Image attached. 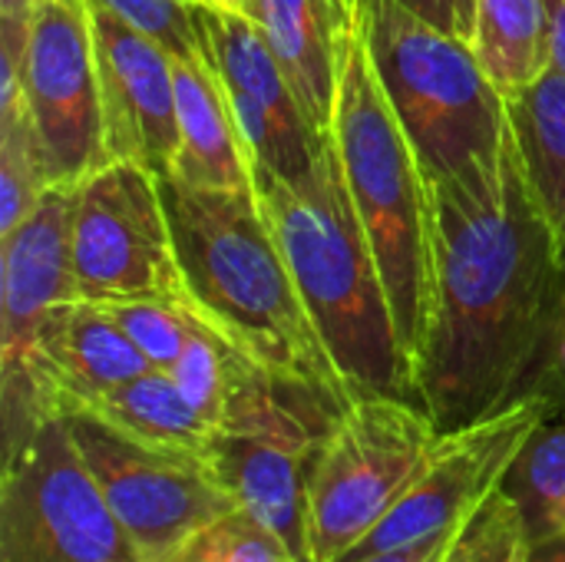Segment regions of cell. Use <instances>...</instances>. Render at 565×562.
<instances>
[{"mask_svg": "<svg viewBox=\"0 0 565 562\" xmlns=\"http://www.w3.org/2000/svg\"><path fill=\"white\" fill-rule=\"evenodd\" d=\"M430 318L414 358L417 404L440 434L523 397L565 328V255L507 139L497 176L427 179Z\"/></svg>", "mask_w": 565, "mask_h": 562, "instance_id": "6da1fadb", "label": "cell"}, {"mask_svg": "<svg viewBox=\"0 0 565 562\" xmlns=\"http://www.w3.org/2000/svg\"><path fill=\"white\" fill-rule=\"evenodd\" d=\"M189 311L258 368L305 384L338 407L351 394L298 295L255 189H189L159 179Z\"/></svg>", "mask_w": 565, "mask_h": 562, "instance_id": "7a4b0ae2", "label": "cell"}, {"mask_svg": "<svg viewBox=\"0 0 565 562\" xmlns=\"http://www.w3.org/2000/svg\"><path fill=\"white\" fill-rule=\"evenodd\" d=\"M252 179L298 295L351 401L367 394L417 401L414 364L401 341L374 248L354 212L331 132L305 176L281 179L252 169Z\"/></svg>", "mask_w": 565, "mask_h": 562, "instance_id": "3957f363", "label": "cell"}, {"mask_svg": "<svg viewBox=\"0 0 565 562\" xmlns=\"http://www.w3.org/2000/svg\"><path fill=\"white\" fill-rule=\"evenodd\" d=\"M331 139L414 364L434 291V202L420 156L384 96L361 23L344 40Z\"/></svg>", "mask_w": 565, "mask_h": 562, "instance_id": "277c9868", "label": "cell"}, {"mask_svg": "<svg viewBox=\"0 0 565 562\" xmlns=\"http://www.w3.org/2000/svg\"><path fill=\"white\" fill-rule=\"evenodd\" d=\"M361 33L427 179L497 176L510 139L507 96L470 40L401 0H361Z\"/></svg>", "mask_w": 565, "mask_h": 562, "instance_id": "5b68a950", "label": "cell"}, {"mask_svg": "<svg viewBox=\"0 0 565 562\" xmlns=\"http://www.w3.org/2000/svg\"><path fill=\"white\" fill-rule=\"evenodd\" d=\"M440 431L417 401L354 397L308 474L311 562H341L407 494Z\"/></svg>", "mask_w": 565, "mask_h": 562, "instance_id": "8992f818", "label": "cell"}, {"mask_svg": "<svg viewBox=\"0 0 565 562\" xmlns=\"http://www.w3.org/2000/svg\"><path fill=\"white\" fill-rule=\"evenodd\" d=\"M0 562H146L60 414L3 447Z\"/></svg>", "mask_w": 565, "mask_h": 562, "instance_id": "52a82bcc", "label": "cell"}, {"mask_svg": "<svg viewBox=\"0 0 565 562\" xmlns=\"http://www.w3.org/2000/svg\"><path fill=\"white\" fill-rule=\"evenodd\" d=\"M159 179L146 166L109 162L73 189L70 255L83 301L152 298L189 308Z\"/></svg>", "mask_w": 565, "mask_h": 562, "instance_id": "ba28073f", "label": "cell"}, {"mask_svg": "<svg viewBox=\"0 0 565 562\" xmlns=\"http://www.w3.org/2000/svg\"><path fill=\"white\" fill-rule=\"evenodd\" d=\"M559 394L533 388L497 414L440 434L424 470L397 500V507L344 556L354 562L381 550H397L434 533L463 527L497 497L536 427L559 411Z\"/></svg>", "mask_w": 565, "mask_h": 562, "instance_id": "9c48e42d", "label": "cell"}, {"mask_svg": "<svg viewBox=\"0 0 565 562\" xmlns=\"http://www.w3.org/2000/svg\"><path fill=\"white\" fill-rule=\"evenodd\" d=\"M20 106L43 149L50 189L109 166L89 0H43L30 13Z\"/></svg>", "mask_w": 565, "mask_h": 562, "instance_id": "30bf717a", "label": "cell"}, {"mask_svg": "<svg viewBox=\"0 0 565 562\" xmlns=\"http://www.w3.org/2000/svg\"><path fill=\"white\" fill-rule=\"evenodd\" d=\"M66 424L116 520L146 562L179 553L238 510L202 457L136 444L86 414H70Z\"/></svg>", "mask_w": 565, "mask_h": 562, "instance_id": "8fae6325", "label": "cell"}, {"mask_svg": "<svg viewBox=\"0 0 565 562\" xmlns=\"http://www.w3.org/2000/svg\"><path fill=\"white\" fill-rule=\"evenodd\" d=\"M205 50L232 99L252 169L281 179L305 176L321 152V132L305 113L262 26L228 7H199Z\"/></svg>", "mask_w": 565, "mask_h": 562, "instance_id": "7c38bea8", "label": "cell"}, {"mask_svg": "<svg viewBox=\"0 0 565 562\" xmlns=\"http://www.w3.org/2000/svg\"><path fill=\"white\" fill-rule=\"evenodd\" d=\"M89 13L109 162H136L169 176L179 149L175 56L116 13L93 3Z\"/></svg>", "mask_w": 565, "mask_h": 562, "instance_id": "4fadbf2b", "label": "cell"}, {"mask_svg": "<svg viewBox=\"0 0 565 562\" xmlns=\"http://www.w3.org/2000/svg\"><path fill=\"white\" fill-rule=\"evenodd\" d=\"M76 189V185H73ZM73 189H50L40 205L0 235V394L10 414L23 394L43 321L76 301L70 255Z\"/></svg>", "mask_w": 565, "mask_h": 562, "instance_id": "5bb4252c", "label": "cell"}, {"mask_svg": "<svg viewBox=\"0 0 565 562\" xmlns=\"http://www.w3.org/2000/svg\"><path fill=\"white\" fill-rule=\"evenodd\" d=\"M175 113L179 149L162 179L189 189H255L245 136L209 56H175Z\"/></svg>", "mask_w": 565, "mask_h": 562, "instance_id": "9a60e30c", "label": "cell"}, {"mask_svg": "<svg viewBox=\"0 0 565 562\" xmlns=\"http://www.w3.org/2000/svg\"><path fill=\"white\" fill-rule=\"evenodd\" d=\"M252 20L268 36L305 113L321 132H331L344 40L361 13L344 0H255Z\"/></svg>", "mask_w": 565, "mask_h": 562, "instance_id": "2e32d148", "label": "cell"}, {"mask_svg": "<svg viewBox=\"0 0 565 562\" xmlns=\"http://www.w3.org/2000/svg\"><path fill=\"white\" fill-rule=\"evenodd\" d=\"M76 414H86L136 444L202 460L215 437V427L185 401L175 378L159 368L99 394Z\"/></svg>", "mask_w": 565, "mask_h": 562, "instance_id": "e0dca14e", "label": "cell"}, {"mask_svg": "<svg viewBox=\"0 0 565 562\" xmlns=\"http://www.w3.org/2000/svg\"><path fill=\"white\" fill-rule=\"evenodd\" d=\"M510 139L530 192L565 255V73L550 66L507 96Z\"/></svg>", "mask_w": 565, "mask_h": 562, "instance_id": "ac0fdd59", "label": "cell"}, {"mask_svg": "<svg viewBox=\"0 0 565 562\" xmlns=\"http://www.w3.org/2000/svg\"><path fill=\"white\" fill-rule=\"evenodd\" d=\"M563 10L565 0H477L470 46L503 96L553 66Z\"/></svg>", "mask_w": 565, "mask_h": 562, "instance_id": "d6986e66", "label": "cell"}, {"mask_svg": "<svg viewBox=\"0 0 565 562\" xmlns=\"http://www.w3.org/2000/svg\"><path fill=\"white\" fill-rule=\"evenodd\" d=\"M503 490L523 507L530 533H536L543 520L565 503V404L526 441Z\"/></svg>", "mask_w": 565, "mask_h": 562, "instance_id": "ffe728a7", "label": "cell"}, {"mask_svg": "<svg viewBox=\"0 0 565 562\" xmlns=\"http://www.w3.org/2000/svg\"><path fill=\"white\" fill-rule=\"evenodd\" d=\"M50 192L43 149L23 106L0 113V235L13 232Z\"/></svg>", "mask_w": 565, "mask_h": 562, "instance_id": "44dd1931", "label": "cell"}, {"mask_svg": "<svg viewBox=\"0 0 565 562\" xmlns=\"http://www.w3.org/2000/svg\"><path fill=\"white\" fill-rule=\"evenodd\" d=\"M235 358L238 351L205 321L195 325L182 358L175 361V368L169 371L179 384V391L185 394V401L218 431L222 417H225V404H228V391H232V371H235Z\"/></svg>", "mask_w": 565, "mask_h": 562, "instance_id": "7402d4cb", "label": "cell"}, {"mask_svg": "<svg viewBox=\"0 0 565 562\" xmlns=\"http://www.w3.org/2000/svg\"><path fill=\"white\" fill-rule=\"evenodd\" d=\"M122 331L126 338L146 354V361L159 371H172L182 358L199 318L189 308H175L152 298H116L96 301Z\"/></svg>", "mask_w": 565, "mask_h": 562, "instance_id": "603a6c76", "label": "cell"}, {"mask_svg": "<svg viewBox=\"0 0 565 562\" xmlns=\"http://www.w3.org/2000/svg\"><path fill=\"white\" fill-rule=\"evenodd\" d=\"M530 547L533 533L523 507L507 490H500L460 530L444 562H526Z\"/></svg>", "mask_w": 565, "mask_h": 562, "instance_id": "cb8c5ba5", "label": "cell"}, {"mask_svg": "<svg viewBox=\"0 0 565 562\" xmlns=\"http://www.w3.org/2000/svg\"><path fill=\"white\" fill-rule=\"evenodd\" d=\"M159 40L172 56H209L199 7L185 0H89Z\"/></svg>", "mask_w": 565, "mask_h": 562, "instance_id": "d4e9b609", "label": "cell"}, {"mask_svg": "<svg viewBox=\"0 0 565 562\" xmlns=\"http://www.w3.org/2000/svg\"><path fill=\"white\" fill-rule=\"evenodd\" d=\"M195 547L205 562H301L275 530L245 510H235L209 527L195 537Z\"/></svg>", "mask_w": 565, "mask_h": 562, "instance_id": "484cf974", "label": "cell"}, {"mask_svg": "<svg viewBox=\"0 0 565 562\" xmlns=\"http://www.w3.org/2000/svg\"><path fill=\"white\" fill-rule=\"evenodd\" d=\"M473 520V517H470ZM467 520V523H470ZM463 523V527H467ZM463 527H454V530H444V533H434L427 540H417V543H407V547H397V550H381V553H371V556H361L354 562H444L447 553L454 550L457 537Z\"/></svg>", "mask_w": 565, "mask_h": 562, "instance_id": "4316f807", "label": "cell"}, {"mask_svg": "<svg viewBox=\"0 0 565 562\" xmlns=\"http://www.w3.org/2000/svg\"><path fill=\"white\" fill-rule=\"evenodd\" d=\"M404 7H411L414 13H420L424 20L460 33V20H457V0H401Z\"/></svg>", "mask_w": 565, "mask_h": 562, "instance_id": "83f0119b", "label": "cell"}, {"mask_svg": "<svg viewBox=\"0 0 565 562\" xmlns=\"http://www.w3.org/2000/svg\"><path fill=\"white\" fill-rule=\"evenodd\" d=\"M526 562H565V533L536 537L533 547H530V560Z\"/></svg>", "mask_w": 565, "mask_h": 562, "instance_id": "f1b7e54d", "label": "cell"}, {"mask_svg": "<svg viewBox=\"0 0 565 562\" xmlns=\"http://www.w3.org/2000/svg\"><path fill=\"white\" fill-rule=\"evenodd\" d=\"M550 533H565V503H559V507L543 520V527L533 533V540H536V537H550Z\"/></svg>", "mask_w": 565, "mask_h": 562, "instance_id": "f546056e", "label": "cell"}, {"mask_svg": "<svg viewBox=\"0 0 565 562\" xmlns=\"http://www.w3.org/2000/svg\"><path fill=\"white\" fill-rule=\"evenodd\" d=\"M473 10H477V0H457V20H460L463 40H470V30H473Z\"/></svg>", "mask_w": 565, "mask_h": 562, "instance_id": "4dcf8cb0", "label": "cell"}, {"mask_svg": "<svg viewBox=\"0 0 565 562\" xmlns=\"http://www.w3.org/2000/svg\"><path fill=\"white\" fill-rule=\"evenodd\" d=\"M553 66H559L565 73V10L559 17V26H556V43H553Z\"/></svg>", "mask_w": 565, "mask_h": 562, "instance_id": "1f68e13d", "label": "cell"}, {"mask_svg": "<svg viewBox=\"0 0 565 562\" xmlns=\"http://www.w3.org/2000/svg\"><path fill=\"white\" fill-rule=\"evenodd\" d=\"M43 0H0V13H33Z\"/></svg>", "mask_w": 565, "mask_h": 562, "instance_id": "d6a6232c", "label": "cell"}, {"mask_svg": "<svg viewBox=\"0 0 565 562\" xmlns=\"http://www.w3.org/2000/svg\"><path fill=\"white\" fill-rule=\"evenodd\" d=\"M218 7H228V10H238V13L252 17V10H255V0H222Z\"/></svg>", "mask_w": 565, "mask_h": 562, "instance_id": "836d02e7", "label": "cell"}, {"mask_svg": "<svg viewBox=\"0 0 565 562\" xmlns=\"http://www.w3.org/2000/svg\"><path fill=\"white\" fill-rule=\"evenodd\" d=\"M553 358H556V368H559V378L565 381V328L559 331V341H556V351H553Z\"/></svg>", "mask_w": 565, "mask_h": 562, "instance_id": "e575fe53", "label": "cell"}, {"mask_svg": "<svg viewBox=\"0 0 565 562\" xmlns=\"http://www.w3.org/2000/svg\"><path fill=\"white\" fill-rule=\"evenodd\" d=\"M185 3H192V7H218L222 0H185Z\"/></svg>", "mask_w": 565, "mask_h": 562, "instance_id": "d590c367", "label": "cell"}, {"mask_svg": "<svg viewBox=\"0 0 565 562\" xmlns=\"http://www.w3.org/2000/svg\"><path fill=\"white\" fill-rule=\"evenodd\" d=\"M344 7L354 10V13H361V0H344Z\"/></svg>", "mask_w": 565, "mask_h": 562, "instance_id": "8d00e7d4", "label": "cell"}, {"mask_svg": "<svg viewBox=\"0 0 565 562\" xmlns=\"http://www.w3.org/2000/svg\"><path fill=\"white\" fill-rule=\"evenodd\" d=\"M152 562H166V560H152Z\"/></svg>", "mask_w": 565, "mask_h": 562, "instance_id": "74e56055", "label": "cell"}]
</instances>
